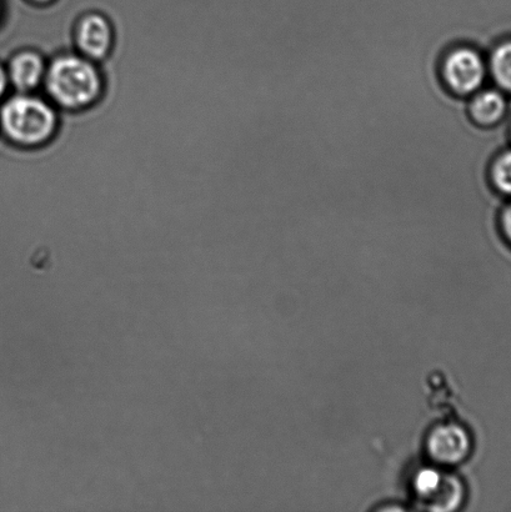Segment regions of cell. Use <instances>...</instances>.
I'll return each mask as SVG.
<instances>
[{"label": "cell", "mask_w": 511, "mask_h": 512, "mask_svg": "<svg viewBox=\"0 0 511 512\" xmlns=\"http://www.w3.org/2000/svg\"><path fill=\"white\" fill-rule=\"evenodd\" d=\"M488 70L495 84L511 93V40L498 44L492 50L488 59Z\"/></svg>", "instance_id": "9"}, {"label": "cell", "mask_w": 511, "mask_h": 512, "mask_svg": "<svg viewBox=\"0 0 511 512\" xmlns=\"http://www.w3.org/2000/svg\"><path fill=\"white\" fill-rule=\"evenodd\" d=\"M507 108L502 90L483 88L468 98L469 117L482 128H493L502 122Z\"/></svg>", "instance_id": "7"}, {"label": "cell", "mask_w": 511, "mask_h": 512, "mask_svg": "<svg viewBox=\"0 0 511 512\" xmlns=\"http://www.w3.org/2000/svg\"><path fill=\"white\" fill-rule=\"evenodd\" d=\"M473 448L472 433L454 421L434 425L425 438V453L430 464L440 468H455L465 463L472 455Z\"/></svg>", "instance_id": "5"}, {"label": "cell", "mask_w": 511, "mask_h": 512, "mask_svg": "<svg viewBox=\"0 0 511 512\" xmlns=\"http://www.w3.org/2000/svg\"><path fill=\"white\" fill-rule=\"evenodd\" d=\"M488 74V60L473 43H454L439 60L440 80L455 97H472L484 88Z\"/></svg>", "instance_id": "3"}, {"label": "cell", "mask_w": 511, "mask_h": 512, "mask_svg": "<svg viewBox=\"0 0 511 512\" xmlns=\"http://www.w3.org/2000/svg\"><path fill=\"white\" fill-rule=\"evenodd\" d=\"M489 179L493 188L505 195H511V150L499 154L490 164Z\"/></svg>", "instance_id": "10"}, {"label": "cell", "mask_w": 511, "mask_h": 512, "mask_svg": "<svg viewBox=\"0 0 511 512\" xmlns=\"http://www.w3.org/2000/svg\"><path fill=\"white\" fill-rule=\"evenodd\" d=\"M100 87L98 70L75 55L55 59L48 70V92L64 108L78 109L93 103L99 97Z\"/></svg>", "instance_id": "1"}, {"label": "cell", "mask_w": 511, "mask_h": 512, "mask_svg": "<svg viewBox=\"0 0 511 512\" xmlns=\"http://www.w3.org/2000/svg\"><path fill=\"white\" fill-rule=\"evenodd\" d=\"M500 233L503 235L505 242L509 244L511 248V204L504 209L502 217H500Z\"/></svg>", "instance_id": "11"}, {"label": "cell", "mask_w": 511, "mask_h": 512, "mask_svg": "<svg viewBox=\"0 0 511 512\" xmlns=\"http://www.w3.org/2000/svg\"><path fill=\"white\" fill-rule=\"evenodd\" d=\"M410 490L420 509L449 512L462 508L467 488L457 475L437 465H427L412 476Z\"/></svg>", "instance_id": "4"}, {"label": "cell", "mask_w": 511, "mask_h": 512, "mask_svg": "<svg viewBox=\"0 0 511 512\" xmlns=\"http://www.w3.org/2000/svg\"><path fill=\"white\" fill-rule=\"evenodd\" d=\"M44 74L42 58L34 52H23L10 65V79L19 90L28 92L40 83Z\"/></svg>", "instance_id": "8"}, {"label": "cell", "mask_w": 511, "mask_h": 512, "mask_svg": "<svg viewBox=\"0 0 511 512\" xmlns=\"http://www.w3.org/2000/svg\"><path fill=\"white\" fill-rule=\"evenodd\" d=\"M113 32L102 15H87L78 28V45L89 58L102 59L112 48Z\"/></svg>", "instance_id": "6"}, {"label": "cell", "mask_w": 511, "mask_h": 512, "mask_svg": "<svg viewBox=\"0 0 511 512\" xmlns=\"http://www.w3.org/2000/svg\"><path fill=\"white\" fill-rule=\"evenodd\" d=\"M5 134L15 143L42 144L57 125L54 110L42 99L18 95L4 104L0 113Z\"/></svg>", "instance_id": "2"}, {"label": "cell", "mask_w": 511, "mask_h": 512, "mask_svg": "<svg viewBox=\"0 0 511 512\" xmlns=\"http://www.w3.org/2000/svg\"><path fill=\"white\" fill-rule=\"evenodd\" d=\"M5 88H7V74H5L2 67H0V97L5 92Z\"/></svg>", "instance_id": "12"}, {"label": "cell", "mask_w": 511, "mask_h": 512, "mask_svg": "<svg viewBox=\"0 0 511 512\" xmlns=\"http://www.w3.org/2000/svg\"><path fill=\"white\" fill-rule=\"evenodd\" d=\"M35 3H48L50 0H33Z\"/></svg>", "instance_id": "13"}]
</instances>
